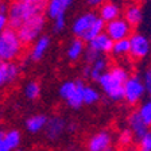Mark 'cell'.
<instances>
[{"instance_id": "7", "label": "cell", "mask_w": 151, "mask_h": 151, "mask_svg": "<svg viewBox=\"0 0 151 151\" xmlns=\"http://www.w3.org/2000/svg\"><path fill=\"white\" fill-rule=\"evenodd\" d=\"M129 55L135 60H142L150 53V41L143 32H132L128 37Z\"/></svg>"}, {"instance_id": "21", "label": "cell", "mask_w": 151, "mask_h": 151, "mask_svg": "<svg viewBox=\"0 0 151 151\" xmlns=\"http://www.w3.org/2000/svg\"><path fill=\"white\" fill-rule=\"evenodd\" d=\"M84 82L82 81H76V89L73 91V93L70 94L69 97L66 99V103H68V105L72 108H80L82 105V88H84Z\"/></svg>"}, {"instance_id": "17", "label": "cell", "mask_w": 151, "mask_h": 151, "mask_svg": "<svg viewBox=\"0 0 151 151\" xmlns=\"http://www.w3.org/2000/svg\"><path fill=\"white\" fill-rule=\"evenodd\" d=\"M124 19L132 28L138 27L143 22V9L139 4H131L124 11Z\"/></svg>"}, {"instance_id": "12", "label": "cell", "mask_w": 151, "mask_h": 151, "mask_svg": "<svg viewBox=\"0 0 151 151\" xmlns=\"http://www.w3.org/2000/svg\"><path fill=\"white\" fill-rule=\"evenodd\" d=\"M46 135L50 140H57L62 136V134L66 129V122L62 117H51V119H47L46 126Z\"/></svg>"}, {"instance_id": "20", "label": "cell", "mask_w": 151, "mask_h": 151, "mask_svg": "<svg viewBox=\"0 0 151 151\" xmlns=\"http://www.w3.org/2000/svg\"><path fill=\"white\" fill-rule=\"evenodd\" d=\"M104 26H105V22L104 20H101L100 18H96V20H94L93 23L91 24V27L86 30V31L84 32V35L81 37V39L85 42V43H88L89 41H92L94 37H97L99 34H101V32L104 31Z\"/></svg>"}, {"instance_id": "38", "label": "cell", "mask_w": 151, "mask_h": 151, "mask_svg": "<svg viewBox=\"0 0 151 151\" xmlns=\"http://www.w3.org/2000/svg\"><path fill=\"white\" fill-rule=\"evenodd\" d=\"M4 134H6V131H4L3 128H0V138H3V136H4Z\"/></svg>"}, {"instance_id": "29", "label": "cell", "mask_w": 151, "mask_h": 151, "mask_svg": "<svg viewBox=\"0 0 151 151\" xmlns=\"http://www.w3.org/2000/svg\"><path fill=\"white\" fill-rule=\"evenodd\" d=\"M66 27V18L65 15H60L57 16V18L53 19V28L55 32H61L63 31Z\"/></svg>"}, {"instance_id": "1", "label": "cell", "mask_w": 151, "mask_h": 151, "mask_svg": "<svg viewBox=\"0 0 151 151\" xmlns=\"http://www.w3.org/2000/svg\"><path fill=\"white\" fill-rule=\"evenodd\" d=\"M128 72L123 66H115L111 70H105L99 78L101 89L113 101L123 100V84L128 78Z\"/></svg>"}, {"instance_id": "28", "label": "cell", "mask_w": 151, "mask_h": 151, "mask_svg": "<svg viewBox=\"0 0 151 151\" xmlns=\"http://www.w3.org/2000/svg\"><path fill=\"white\" fill-rule=\"evenodd\" d=\"M8 27V19H7V4L4 1L0 6V32L4 31Z\"/></svg>"}, {"instance_id": "26", "label": "cell", "mask_w": 151, "mask_h": 151, "mask_svg": "<svg viewBox=\"0 0 151 151\" xmlns=\"http://www.w3.org/2000/svg\"><path fill=\"white\" fill-rule=\"evenodd\" d=\"M41 94V86L38 82H28L24 86V96L28 100H37Z\"/></svg>"}, {"instance_id": "37", "label": "cell", "mask_w": 151, "mask_h": 151, "mask_svg": "<svg viewBox=\"0 0 151 151\" xmlns=\"http://www.w3.org/2000/svg\"><path fill=\"white\" fill-rule=\"evenodd\" d=\"M66 128H68L69 132H76V129H77V124H69V126H66Z\"/></svg>"}, {"instance_id": "30", "label": "cell", "mask_w": 151, "mask_h": 151, "mask_svg": "<svg viewBox=\"0 0 151 151\" xmlns=\"http://www.w3.org/2000/svg\"><path fill=\"white\" fill-rule=\"evenodd\" d=\"M139 140V150L140 151H151V135L150 132H147L146 135H143Z\"/></svg>"}, {"instance_id": "16", "label": "cell", "mask_w": 151, "mask_h": 151, "mask_svg": "<svg viewBox=\"0 0 151 151\" xmlns=\"http://www.w3.org/2000/svg\"><path fill=\"white\" fill-rule=\"evenodd\" d=\"M128 127H129V131L132 132L134 138L136 139H140L143 135H146L148 132V126L146 124L142 117L139 116L138 112H132L128 117Z\"/></svg>"}, {"instance_id": "27", "label": "cell", "mask_w": 151, "mask_h": 151, "mask_svg": "<svg viewBox=\"0 0 151 151\" xmlns=\"http://www.w3.org/2000/svg\"><path fill=\"white\" fill-rule=\"evenodd\" d=\"M139 116L142 117V120L147 124V126H150L151 124V103L150 101H145V103L140 104V107H139Z\"/></svg>"}, {"instance_id": "3", "label": "cell", "mask_w": 151, "mask_h": 151, "mask_svg": "<svg viewBox=\"0 0 151 151\" xmlns=\"http://www.w3.org/2000/svg\"><path fill=\"white\" fill-rule=\"evenodd\" d=\"M23 50V43L20 42L15 28L7 27L0 32V61L11 62L15 61Z\"/></svg>"}, {"instance_id": "36", "label": "cell", "mask_w": 151, "mask_h": 151, "mask_svg": "<svg viewBox=\"0 0 151 151\" xmlns=\"http://www.w3.org/2000/svg\"><path fill=\"white\" fill-rule=\"evenodd\" d=\"M24 1L34 3V4H41V6H45V4H46V0H24Z\"/></svg>"}, {"instance_id": "5", "label": "cell", "mask_w": 151, "mask_h": 151, "mask_svg": "<svg viewBox=\"0 0 151 151\" xmlns=\"http://www.w3.org/2000/svg\"><path fill=\"white\" fill-rule=\"evenodd\" d=\"M146 93L145 85L139 76H128L123 84V100L128 104H136L143 99Z\"/></svg>"}, {"instance_id": "35", "label": "cell", "mask_w": 151, "mask_h": 151, "mask_svg": "<svg viewBox=\"0 0 151 151\" xmlns=\"http://www.w3.org/2000/svg\"><path fill=\"white\" fill-rule=\"evenodd\" d=\"M104 1H105V0H86V3L91 7H99L101 3H104Z\"/></svg>"}, {"instance_id": "32", "label": "cell", "mask_w": 151, "mask_h": 151, "mask_svg": "<svg viewBox=\"0 0 151 151\" xmlns=\"http://www.w3.org/2000/svg\"><path fill=\"white\" fill-rule=\"evenodd\" d=\"M132 139H134V135L129 129H124V131L120 132L119 135V143L123 146H128L132 143Z\"/></svg>"}, {"instance_id": "24", "label": "cell", "mask_w": 151, "mask_h": 151, "mask_svg": "<svg viewBox=\"0 0 151 151\" xmlns=\"http://www.w3.org/2000/svg\"><path fill=\"white\" fill-rule=\"evenodd\" d=\"M99 100H100V93L92 86L84 85V88H82V103L91 105V104H96Z\"/></svg>"}, {"instance_id": "31", "label": "cell", "mask_w": 151, "mask_h": 151, "mask_svg": "<svg viewBox=\"0 0 151 151\" xmlns=\"http://www.w3.org/2000/svg\"><path fill=\"white\" fill-rule=\"evenodd\" d=\"M82 55H84V58H85V62L88 63V65H91L92 62H93L96 58H99V57L101 55V54H99L96 50H93V49H91V47H86L84 50V53H82Z\"/></svg>"}, {"instance_id": "15", "label": "cell", "mask_w": 151, "mask_h": 151, "mask_svg": "<svg viewBox=\"0 0 151 151\" xmlns=\"http://www.w3.org/2000/svg\"><path fill=\"white\" fill-rule=\"evenodd\" d=\"M112 45H113V41L104 31L101 32V34H99L97 37H94L92 41L88 42V46L91 47V49H93V50H96L99 54L111 53Z\"/></svg>"}, {"instance_id": "34", "label": "cell", "mask_w": 151, "mask_h": 151, "mask_svg": "<svg viewBox=\"0 0 151 151\" xmlns=\"http://www.w3.org/2000/svg\"><path fill=\"white\" fill-rule=\"evenodd\" d=\"M6 135V134H4ZM0 151H12V148L9 147V145L7 143V140L3 138H0Z\"/></svg>"}, {"instance_id": "40", "label": "cell", "mask_w": 151, "mask_h": 151, "mask_svg": "<svg viewBox=\"0 0 151 151\" xmlns=\"http://www.w3.org/2000/svg\"><path fill=\"white\" fill-rule=\"evenodd\" d=\"M135 1H143V0H135Z\"/></svg>"}, {"instance_id": "25", "label": "cell", "mask_w": 151, "mask_h": 151, "mask_svg": "<svg viewBox=\"0 0 151 151\" xmlns=\"http://www.w3.org/2000/svg\"><path fill=\"white\" fill-rule=\"evenodd\" d=\"M4 139L7 140V143H8L9 147L12 148V150H18L19 146H20V140H22L20 134H19V131H16V129H11V131L6 132Z\"/></svg>"}, {"instance_id": "2", "label": "cell", "mask_w": 151, "mask_h": 151, "mask_svg": "<svg viewBox=\"0 0 151 151\" xmlns=\"http://www.w3.org/2000/svg\"><path fill=\"white\" fill-rule=\"evenodd\" d=\"M41 12H45V6L28 3V1H24V0H11L9 4H7L8 27L16 30L27 19H30L31 16Z\"/></svg>"}, {"instance_id": "19", "label": "cell", "mask_w": 151, "mask_h": 151, "mask_svg": "<svg viewBox=\"0 0 151 151\" xmlns=\"http://www.w3.org/2000/svg\"><path fill=\"white\" fill-rule=\"evenodd\" d=\"M85 50V42L81 38H76L74 41L70 42L68 50H66V55L70 61H77L80 57H82V53Z\"/></svg>"}, {"instance_id": "9", "label": "cell", "mask_w": 151, "mask_h": 151, "mask_svg": "<svg viewBox=\"0 0 151 151\" xmlns=\"http://www.w3.org/2000/svg\"><path fill=\"white\" fill-rule=\"evenodd\" d=\"M112 136L109 132L101 131L88 142V151H112Z\"/></svg>"}, {"instance_id": "18", "label": "cell", "mask_w": 151, "mask_h": 151, "mask_svg": "<svg viewBox=\"0 0 151 151\" xmlns=\"http://www.w3.org/2000/svg\"><path fill=\"white\" fill-rule=\"evenodd\" d=\"M89 66H91V72H89V78L97 82V81H99V78H100V76L103 74V73L105 72V70H107L108 62H107V60H105L104 57H101V55H100L99 58H96V60H94Z\"/></svg>"}, {"instance_id": "11", "label": "cell", "mask_w": 151, "mask_h": 151, "mask_svg": "<svg viewBox=\"0 0 151 151\" xmlns=\"http://www.w3.org/2000/svg\"><path fill=\"white\" fill-rule=\"evenodd\" d=\"M19 76V66L14 61L3 62L0 61V88L14 82Z\"/></svg>"}, {"instance_id": "33", "label": "cell", "mask_w": 151, "mask_h": 151, "mask_svg": "<svg viewBox=\"0 0 151 151\" xmlns=\"http://www.w3.org/2000/svg\"><path fill=\"white\" fill-rule=\"evenodd\" d=\"M142 81H143V85H145L146 93H150L151 92V73H150V70H147V72L143 74Z\"/></svg>"}, {"instance_id": "39", "label": "cell", "mask_w": 151, "mask_h": 151, "mask_svg": "<svg viewBox=\"0 0 151 151\" xmlns=\"http://www.w3.org/2000/svg\"><path fill=\"white\" fill-rule=\"evenodd\" d=\"M3 3H4V0H0V6H1Z\"/></svg>"}, {"instance_id": "14", "label": "cell", "mask_w": 151, "mask_h": 151, "mask_svg": "<svg viewBox=\"0 0 151 151\" xmlns=\"http://www.w3.org/2000/svg\"><path fill=\"white\" fill-rule=\"evenodd\" d=\"M31 50H30V58L32 61H39L43 58L45 53L50 46V38L47 35H39V37L32 42Z\"/></svg>"}, {"instance_id": "22", "label": "cell", "mask_w": 151, "mask_h": 151, "mask_svg": "<svg viewBox=\"0 0 151 151\" xmlns=\"http://www.w3.org/2000/svg\"><path fill=\"white\" fill-rule=\"evenodd\" d=\"M46 122H47V117L45 116V115H34V116H31L30 119H27L26 127H27L28 132L38 134L39 131H42V129L45 128Z\"/></svg>"}, {"instance_id": "13", "label": "cell", "mask_w": 151, "mask_h": 151, "mask_svg": "<svg viewBox=\"0 0 151 151\" xmlns=\"http://www.w3.org/2000/svg\"><path fill=\"white\" fill-rule=\"evenodd\" d=\"M97 8H99L97 16L104 22H109V20H113V19L120 16V7L112 0H105Z\"/></svg>"}, {"instance_id": "23", "label": "cell", "mask_w": 151, "mask_h": 151, "mask_svg": "<svg viewBox=\"0 0 151 151\" xmlns=\"http://www.w3.org/2000/svg\"><path fill=\"white\" fill-rule=\"evenodd\" d=\"M111 53L115 54V55H117V57L128 55V53H129L128 38H124V39H119V41H113L112 50H111Z\"/></svg>"}, {"instance_id": "10", "label": "cell", "mask_w": 151, "mask_h": 151, "mask_svg": "<svg viewBox=\"0 0 151 151\" xmlns=\"http://www.w3.org/2000/svg\"><path fill=\"white\" fill-rule=\"evenodd\" d=\"M74 0H46L45 4V15L54 19L60 15H65L66 9L73 4Z\"/></svg>"}, {"instance_id": "6", "label": "cell", "mask_w": 151, "mask_h": 151, "mask_svg": "<svg viewBox=\"0 0 151 151\" xmlns=\"http://www.w3.org/2000/svg\"><path fill=\"white\" fill-rule=\"evenodd\" d=\"M104 32L112 39V41H119L128 38L132 34V27L127 23L124 18H116L109 22H105L104 26Z\"/></svg>"}, {"instance_id": "8", "label": "cell", "mask_w": 151, "mask_h": 151, "mask_svg": "<svg viewBox=\"0 0 151 151\" xmlns=\"http://www.w3.org/2000/svg\"><path fill=\"white\" fill-rule=\"evenodd\" d=\"M96 18H97V14L93 11H88V12H84L80 16H77L72 24V31L76 35V38H81L84 32L91 27L92 23L96 20Z\"/></svg>"}, {"instance_id": "4", "label": "cell", "mask_w": 151, "mask_h": 151, "mask_svg": "<svg viewBox=\"0 0 151 151\" xmlns=\"http://www.w3.org/2000/svg\"><path fill=\"white\" fill-rule=\"evenodd\" d=\"M45 26H46V15H45V12L31 16L23 24L19 26L16 28V32H18V37L20 39V42L23 43V46L31 45L39 35H42Z\"/></svg>"}]
</instances>
